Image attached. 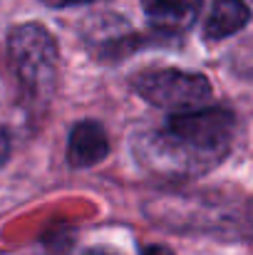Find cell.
Wrapping results in <instances>:
<instances>
[{"label":"cell","mask_w":253,"mask_h":255,"mask_svg":"<svg viewBox=\"0 0 253 255\" xmlns=\"http://www.w3.org/2000/svg\"><path fill=\"white\" fill-rule=\"evenodd\" d=\"M7 154H10V139H7L5 129H0V166L7 161Z\"/></svg>","instance_id":"obj_8"},{"label":"cell","mask_w":253,"mask_h":255,"mask_svg":"<svg viewBox=\"0 0 253 255\" xmlns=\"http://www.w3.org/2000/svg\"><path fill=\"white\" fill-rule=\"evenodd\" d=\"M132 89L152 107L171 112L201 107L211 97V85L201 72H186L174 67L142 70L137 77H132Z\"/></svg>","instance_id":"obj_3"},{"label":"cell","mask_w":253,"mask_h":255,"mask_svg":"<svg viewBox=\"0 0 253 255\" xmlns=\"http://www.w3.org/2000/svg\"><path fill=\"white\" fill-rule=\"evenodd\" d=\"M87 255H114V253H104V251H92V253H87Z\"/></svg>","instance_id":"obj_10"},{"label":"cell","mask_w":253,"mask_h":255,"mask_svg":"<svg viewBox=\"0 0 253 255\" xmlns=\"http://www.w3.org/2000/svg\"><path fill=\"white\" fill-rule=\"evenodd\" d=\"M7 62L22 99L32 109H42L57 87V45L52 35L37 22L12 27L7 35Z\"/></svg>","instance_id":"obj_2"},{"label":"cell","mask_w":253,"mask_h":255,"mask_svg":"<svg viewBox=\"0 0 253 255\" xmlns=\"http://www.w3.org/2000/svg\"><path fill=\"white\" fill-rule=\"evenodd\" d=\"M109 154V139L102 124L80 122L72 127L67 139V159L75 169H89Z\"/></svg>","instance_id":"obj_5"},{"label":"cell","mask_w":253,"mask_h":255,"mask_svg":"<svg viewBox=\"0 0 253 255\" xmlns=\"http://www.w3.org/2000/svg\"><path fill=\"white\" fill-rule=\"evenodd\" d=\"M142 255H171L167 248H162V246H149V248H144V253Z\"/></svg>","instance_id":"obj_9"},{"label":"cell","mask_w":253,"mask_h":255,"mask_svg":"<svg viewBox=\"0 0 253 255\" xmlns=\"http://www.w3.org/2000/svg\"><path fill=\"white\" fill-rule=\"evenodd\" d=\"M236 119L229 109L174 112L167 122L134 139L137 161L154 176L194 178L216 169L231 151Z\"/></svg>","instance_id":"obj_1"},{"label":"cell","mask_w":253,"mask_h":255,"mask_svg":"<svg viewBox=\"0 0 253 255\" xmlns=\"http://www.w3.org/2000/svg\"><path fill=\"white\" fill-rule=\"evenodd\" d=\"M142 10L157 32L181 35L196 22L201 0H142Z\"/></svg>","instance_id":"obj_4"},{"label":"cell","mask_w":253,"mask_h":255,"mask_svg":"<svg viewBox=\"0 0 253 255\" xmlns=\"http://www.w3.org/2000/svg\"><path fill=\"white\" fill-rule=\"evenodd\" d=\"M50 7H70V5H87V2H97V0H42Z\"/></svg>","instance_id":"obj_7"},{"label":"cell","mask_w":253,"mask_h":255,"mask_svg":"<svg viewBox=\"0 0 253 255\" xmlns=\"http://www.w3.org/2000/svg\"><path fill=\"white\" fill-rule=\"evenodd\" d=\"M249 20H251V12L244 0H214L204 32L209 40H224L244 30Z\"/></svg>","instance_id":"obj_6"}]
</instances>
